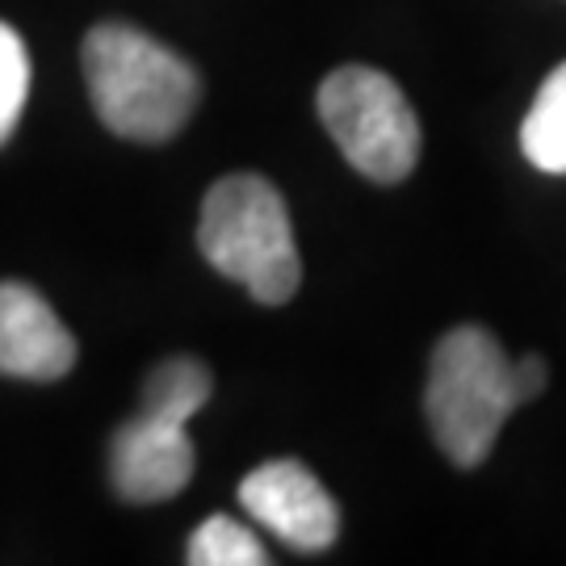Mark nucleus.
Listing matches in <instances>:
<instances>
[{"instance_id": "obj_1", "label": "nucleus", "mask_w": 566, "mask_h": 566, "mask_svg": "<svg viewBox=\"0 0 566 566\" xmlns=\"http://www.w3.org/2000/svg\"><path fill=\"white\" fill-rule=\"evenodd\" d=\"M84 81L97 118L135 143H164L202 102L193 63L135 25L105 21L84 39Z\"/></svg>"}, {"instance_id": "obj_2", "label": "nucleus", "mask_w": 566, "mask_h": 566, "mask_svg": "<svg viewBox=\"0 0 566 566\" xmlns=\"http://www.w3.org/2000/svg\"><path fill=\"white\" fill-rule=\"evenodd\" d=\"M198 248L223 277L248 285L264 306H282L303 285V261L285 198L256 172L210 185L198 223Z\"/></svg>"}, {"instance_id": "obj_3", "label": "nucleus", "mask_w": 566, "mask_h": 566, "mask_svg": "<svg viewBox=\"0 0 566 566\" xmlns=\"http://www.w3.org/2000/svg\"><path fill=\"white\" fill-rule=\"evenodd\" d=\"M516 407L521 399L512 386V361L486 327H453L432 348L424 411L437 446L453 465H483Z\"/></svg>"}, {"instance_id": "obj_4", "label": "nucleus", "mask_w": 566, "mask_h": 566, "mask_svg": "<svg viewBox=\"0 0 566 566\" xmlns=\"http://www.w3.org/2000/svg\"><path fill=\"white\" fill-rule=\"evenodd\" d=\"M319 118L344 160L378 185L407 181L420 160V122L403 88L374 67H336L319 84Z\"/></svg>"}, {"instance_id": "obj_5", "label": "nucleus", "mask_w": 566, "mask_h": 566, "mask_svg": "<svg viewBox=\"0 0 566 566\" xmlns=\"http://www.w3.org/2000/svg\"><path fill=\"white\" fill-rule=\"evenodd\" d=\"M243 512L264 525L277 542L303 554H319L340 537V507L327 486L294 458L256 465L240 483Z\"/></svg>"}, {"instance_id": "obj_6", "label": "nucleus", "mask_w": 566, "mask_h": 566, "mask_svg": "<svg viewBox=\"0 0 566 566\" xmlns=\"http://www.w3.org/2000/svg\"><path fill=\"white\" fill-rule=\"evenodd\" d=\"M198 449L189 441L185 424L130 416L109 441V479L114 491L130 504H160L181 495L193 479Z\"/></svg>"}, {"instance_id": "obj_7", "label": "nucleus", "mask_w": 566, "mask_h": 566, "mask_svg": "<svg viewBox=\"0 0 566 566\" xmlns=\"http://www.w3.org/2000/svg\"><path fill=\"white\" fill-rule=\"evenodd\" d=\"M76 365V336L25 282H0V374L55 382Z\"/></svg>"}, {"instance_id": "obj_8", "label": "nucleus", "mask_w": 566, "mask_h": 566, "mask_svg": "<svg viewBox=\"0 0 566 566\" xmlns=\"http://www.w3.org/2000/svg\"><path fill=\"white\" fill-rule=\"evenodd\" d=\"M210 390H214V378H210V369L202 361H193V357H168L143 382L139 416L168 420V424H189L206 407Z\"/></svg>"}, {"instance_id": "obj_9", "label": "nucleus", "mask_w": 566, "mask_h": 566, "mask_svg": "<svg viewBox=\"0 0 566 566\" xmlns=\"http://www.w3.org/2000/svg\"><path fill=\"white\" fill-rule=\"evenodd\" d=\"M521 147L533 168L566 177V63L549 72L521 122Z\"/></svg>"}, {"instance_id": "obj_10", "label": "nucleus", "mask_w": 566, "mask_h": 566, "mask_svg": "<svg viewBox=\"0 0 566 566\" xmlns=\"http://www.w3.org/2000/svg\"><path fill=\"white\" fill-rule=\"evenodd\" d=\"M189 563L193 566H264L269 549L256 542V533L240 525L235 516H210L189 537Z\"/></svg>"}, {"instance_id": "obj_11", "label": "nucleus", "mask_w": 566, "mask_h": 566, "mask_svg": "<svg viewBox=\"0 0 566 566\" xmlns=\"http://www.w3.org/2000/svg\"><path fill=\"white\" fill-rule=\"evenodd\" d=\"M30 97V55L13 25L0 21V147L13 139Z\"/></svg>"}, {"instance_id": "obj_12", "label": "nucleus", "mask_w": 566, "mask_h": 566, "mask_svg": "<svg viewBox=\"0 0 566 566\" xmlns=\"http://www.w3.org/2000/svg\"><path fill=\"white\" fill-rule=\"evenodd\" d=\"M546 378H549V369L537 353H528V357H521V361H512V386H516V399H521V403L537 399V395L546 390Z\"/></svg>"}]
</instances>
